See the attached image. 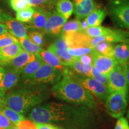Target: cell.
Here are the masks:
<instances>
[{"label": "cell", "instance_id": "cell-44", "mask_svg": "<svg viewBox=\"0 0 129 129\" xmlns=\"http://www.w3.org/2000/svg\"><path fill=\"white\" fill-rule=\"evenodd\" d=\"M7 32H8V29L4 23L0 22V35Z\"/></svg>", "mask_w": 129, "mask_h": 129}, {"label": "cell", "instance_id": "cell-24", "mask_svg": "<svg viewBox=\"0 0 129 129\" xmlns=\"http://www.w3.org/2000/svg\"><path fill=\"white\" fill-rule=\"evenodd\" d=\"M93 66L84 64L78 60H75L71 64L68 68H71L77 74L80 75L82 77H91V71H92Z\"/></svg>", "mask_w": 129, "mask_h": 129}, {"label": "cell", "instance_id": "cell-48", "mask_svg": "<svg viewBox=\"0 0 129 129\" xmlns=\"http://www.w3.org/2000/svg\"><path fill=\"white\" fill-rule=\"evenodd\" d=\"M1 14H2V12H1V10H0V22H1Z\"/></svg>", "mask_w": 129, "mask_h": 129}, {"label": "cell", "instance_id": "cell-17", "mask_svg": "<svg viewBox=\"0 0 129 129\" xmlns=\"http://www.w3.org/2000/svg\"><path fill=\"white\" fill-rule=\"evenodd\" d=\"M23 51V48L19 42L0 48V63L10 61Z\"/></svg>", "mask_w": 129, "mask_h": 129}, {"label": "cell", "instance_id": "cell-34", "mask_svg": "<svg viewBox=\"0 0 129 129\" xmlns=\"http://www.w3.org/2000/svg\"><path fill=\"white\" fill-rule=\"evenodd\" d=\"M29 40L35 44L41 47L43 44V34L38 31H34L28 35Z\"/></svg>", "mask_w": 129, "mask_h": 129}, {"label": "cell", "instance_id": "cell-10", "mask_svg": "<svg viewBox=\"0 0 129 129\" xmlns=\"http://www.w3.org/2000/svg\"><path fill=\"white\" fill-rule=\"evenodd\" d=\"M1 22L7 27L8 32L12 34L17 38L28 37L27 27L16 19L13 18L7 13H2L1 16Z\"/></svg>", "mask_w": 129, "mask_h": 129}, {"label": "cell", "instance_id": "cell-19", "mask_svg": "<svg viewBox=\"0 0 129 129\" xmlns=\"http://www.w3.org/2000/svg\"><path fill=\"white\" fill-rule=\"evenodd\" d=\"M114 57L119 64L127 65L129 63V44L121 43L114 46Z\"/></svg>", "mask_w": 129, "mask_h": 129}, {"label": "cell", "instance_id": "cell-32", "mask_svg": "<svg viewBox=\"0 0 129 129\" xmlns=\"http://www.w3.org/2000/svg\"><path fill=\"white\" fill-rule=\"evenodd\" d=\"M19 40L9 32L0 35V48L4 47L15 43H18Z\"/></svg>", "mask_w": 129, "mask_h": 129}, {"label": "cell", "instance_id": "cell-26", "mask_svg": "<svg viewBox=\"0 0 129 129\" xmlns=\"http://www.w3.org/2000/svg\"><path fill=\"white\" fill-rule=\"evenodd\" d=\"M19 42L24 51L26 52L33 53V54H39L43 48L38 45L35 44L34 43H32L29 40L28 37H23L19 39Z\"/></svg>", "mask_w": 129, "mask_h": 129}, {"label": "cell", "instance_id": "cell-31", "mask_svg": "<svg viewBox=\"0 0 129 129\" xmlns=\"http://www.w3.org/2000/svg\"><path fill=\"white\" fill-rule=\"evenodd\" d=\"M27 1L30 7L46 10L44 9L52 7L57 0H27Z\"/></svg>", "mask_w": 129, "mask_h": 129}, {"label": "cell", "instance_id": "cell-2", "mask_svg": "<svg viewBox=\"0 0 129 129\" xmlns=\"http://www.w3.org/2000/svg\"><path fill=\"white\" fill-rule=\"evenodd\" d=\"M51 93L56 99L69 104L85 106L93 109L96 108V102L93 95L72 76V72L69 71L53 85Z\"/></svg>", "mask_w": 129, "mask_h": 129}, {"label": "cell", "instance_id": "cell-18", "mask_svg": "<svg viewBox=\"0 0 129 129\" xmlns=\"http://www.w3.org/2000/svg\"><path fill=\"white\" fill-rule=\"evenodd\" d=\"M51 14V13L47 10H35V13L30 22L32 28L38 30L43 29Z\"/></svg>", "mask_w": 129, "mask_h": 129}, {"label": "cell", "instance_id": "cell-12", "mask_svg": "<svg viewBox=\"0 0 129 129\" xmlns=\"http://www.w3.org/2000/svg\"><path fill=\"white\" fill-rule=\"evenodd\" d=\"M93 57H94L93 67L98 71L106 75H107L118 63L114 56L102 55L95 52L94 50L93 53Z\"/></svg>", "mask_w": 129, "mask_h": 129}, {"label": "cell", "instance_id": "cell-38", "mask_svg": "<svg viewBox=\"0 0 129 129\" xmlns=\"http://www.w3.org/2000/svg\"><path fill=\"white\" fill-rule=\"evenodd\" d=\"M114 129H129V124L127 118L123 117L118 118Z\"/></svg>", "mask_w": 129, "mask_h": 129}, {"label": "cell", "instance_id": "cell-3", "mask_svg": "<svg viewBox=\"0 0 129 129\" xmlns=\"http://www.w3.org/2000/svg\"><path fill=\"white\" fill-rule=\"evenodd\" d=\"M50 97L48 90L41 88H22L11 91L7 96L6 106L19 114H26Z\"/></svg>", "mask_w": 129, "mask_h": 129}, {"label": "cell", "instance_id": "cell-46", "mask_svg": "<svg viewBox=\"0 0 129 129\" xmlns=\"http://www.w3.org/2000/svg\"><path fill=\"white\" fill-rule=\"evenodd\" d=\"M10 129H19V128H18V127L17 126V125H13Z\"/></svg>", "mask_w": 129, "mask_h": 129}, {"label": "cell", "instance_id": "cell-20", "mask_svg": "<svg viewBox=\"0 0 129 129\" xmlns=\"http://www.w3.org/2000/svg\"><path fill=\"white\" fill-rule=\"evenodd\" d=\"M44 63L45 62L42 59L40 54H37L36 59L34 60L29 63L21 69L22 81L31 76L32 74L35 73Z\"/></svg>", "mask_w": 129, "mask_h": 129}, {"label": "cell", "instance_id": "cell-37", "mask_svg": "<svg viewBox=\"0 0 129 129\" xmlns=\"http://www.w3.org/2000/svg\"><path fill=\"white\" fill-rule=\"evenodd\" d=\"M17 126L19 129H38L35 122L28 119L22 121Z\"/></svg>", "mask_w": 129, "mask_h": 129}, {"label": "cell", "instance_id": "cell-41", "mask_svg": "<svg viewBox=\"0 0 129 129\" xmlns=\"http://www.w3.org/2000/svg\"><path fill=\"white\" fill-rule=\"evenodd\" d=\"M6 101H7V96L6 92L0 91V112L6 105Z\"/></svg>", "mask_w": 129, "mask_h": 129}, {"label": "cell", "instance_id": "cell-4", "mask_svg": "<svg viewBox=\"0 0 129 129\" xmlns=\"http://www.w3.org/2000/svg\"><path fill=\"white\" fill-rule=\"evenodd\" d=\"M62 76L63 75L59 71L44 63L31 76L23 81V83L26 87L55 84Z\"/></svg>", "mask_w": 129, "mask_h": 129}, {"label": "cell", "instance_id": "cell-35", "mask_svg": "<svg viewBox=\"0 0 129 129\" xmlns=\"http://www.w3.org/2000/svg\"><path fill=\"white\" fill-rule=\"evenodd\" d=\"M95 80L100 82L102 84L108 87V77L107 75L102 74L101 72L98 71L95 68L93 67L91 71V77Z\"/></svg>", "mask_w": 129, "mask_h": 129}, {"label": "cell", "instance_id": "cell-15", "mask_svg": "<svg viewBox=\"0 0 129 129\" xmlns=\"http://www.w3.org/2000/svg\"><path fill=\"white\" fill-rule=\"evenodd\" d=\"M37 54L26 52L23 50L10 61L7 62L0 63V65L2 67H7V68L21 70L27 64L34 60L37 57Z\"/></svg>", "mask_w": 129, "mask_h": 129}, {"label": "cell", "instance_id": "cell-1", "mask_svg": "<svg viewBox=\"0 0 129 129\" xmlns=\"http://www.w3.org/2000/svg\"><path fill=\"white\" fill-rule=\"evenodd\" d=\"M93 109L80 105L52 102L32 108L28 118L35 122L54 123L68 128H84L92 122Z\"/></svg>", "mask_w": 129, "mask_h": 129}, {"label": "cell", "instance_id": "cell-28", "mask_svg": "<svg viewBox=\"0 0 129 129\" xmlns=\"http://www.w3.org/2000/svg\"><path fill=\"white\" fill-rule=\"evenodd\" d=\"M80 25L81 21L78 19L69 20L68 22H67L62 27V31H61L62 35L81 32Z\"/></svg>", "mask_w": 129, "mask_h": 129}, {"label": "cell", "instance_id": "cell-47", "mask_svg": "<svg viewBox=\"0 0 129 129\" xmlns=\"http://www.w3.org/2000/svg\"><path fill=\"white\" fill-rule=\"evenodd\" d=\"M127 118H128V120H129V109H128V112H127Z\"/></svg>", "mask_w": 129, "mask_h": 129}, {"label": "cell", "instance_id": "cell-8", "mask_svg": "<svg viewBox=\"0 0 129 129\" xmlns=\"http://www.w3.org/2000/svg\"><path fill=\"white\" fill-rule=\"evenodd\" d=\"M104 41L129 44V31L106 27L105 35L90 38V47L94 48L97 44Z\"/></svg>", "mask_w": 129, "mask_h": 129}, {"label": "cell", "instance_id": "cell-14", "mask_svg": "<svg viewBox=\"0 0 129 129\" xmlns=\"http://www.w3.org/2000/svg\"><path fill=\"white\" fill-rule=\"evenodd\" d=\"M74 12L78 20L85 19L88 14L98 9L94 0H74Z\"/></svg>", "mask_w": 129, "mask_h": 129}, {"label": "cell", "instance_id": "cell-30", "mask_svg": "<svg viewBox=\"0 0 129 129\" xmlns=\"http://www.w3.org/2000/svg\"><path fill=\"white\" fill-rule=\"evenodd\" d=\"M67 51L70 55L73 57H78L85 55V54L93 53L94 51V48L90 47H79L75 48L68 47Z\"/></svg>", "mask_w": 129, "mask_h": 129}, {"label": "cell", "instance_id": "cell-25", "mask_svg": "<svg viewBox=\"0 0 129 129\" xmlns=\"http://www.w3.org/2000/svg\"><path fill=\"white\" fill-rule=\"evenodd\" d=\"M0 112L2 113L4 116H6L8 120L12 122L13 124L15 125H17L22 121L25 119L22 114L12 110V109H10L6 105L4 106V108Z\"/></svg>", "mask_w": 129, "mask_h": 129}, {"label": "cell", "instance_id": "cell-29", "mask_svg": "<svg viewBox=\"0 0 129 129\" xmlns=\"http://www.w3.org/2000/svg\"><path fill=\"white\" fill-rule=\"evenodd\" d=\"M35 13V10L33 7H29L22 10L17 12L16 13V20L19 22L28 23L31 22L34 14Z\"/></svg>", "mask_w": 129, "mask_h": 129}, {"label": "cell", "instance_id": "cell-22", "mask_svg": "<svg viewBox=\"0 0 129 129\" xmlns=\"http://www.w3.org/2000/svg\"><path fill=\"white\" fill-rule=\"evenodd\" d=\"M107 12L105 9H96L85 17L89 27L101 26L105 18Z\"/></svg>", "mask_w": 129, "mask_h": 129}, {"label": "cell", "instance_id": "cell-11", "mask_svg": "<svg viewBox=\"0 0 129 129\" xmlns=\"http://www.w3.org/2000/svg\"><path fill=\"white\" fill-rule=\"evenodd\" d=\"M67 20V19L57 11L53 12L47 20L44 28L42 29L43 33L53 35H58L62 31L63 26Z\"/></svg>", "mask_w": 129, "mask_h": 129}, {"label": "cell", "instance_id": "cell-16", "mask_svg": "<svg viewBox=\"0 0 129 129\" xmlns=\"http://www.w3.org/2000/svg\"><path fill=\"white\" fill-rule=\"evenodd\" d=\"M39 54L46 64L54 68L59 71L63 75H65L69 71L68 67H65L60 59L50 51L43 49L40 51Z\"/></svg>", "mask_w": 129, "mask_h": 129}, {"label": "cell", "instance_id": "cell-23", "mask_svg": "<svg viewBox=\"0 0 129 129\" xmlns=\"http://www.w3.org/2000/svg\"><path fill=\"white\" fill-rule=\"evenodd\" d=\"M56 8L58 13L68 19L74 12V3L70 0H57Z\"/></svg>", "mask_w": 129, "mask_h": 129}, {"label": "cell", "instance_id": "cell-36", "mask_svg": "<svg viewBox=\"0 0 129 129\" xmlns=\"http://www.w3.org/2000/svg\"><path fill=\"white\" fill-rule=\"evenodd\" d=\"M93 53H90V54H85V55L80 56V57H75L76 60H78L82 63L84 64H87V65H93V62H94V57H93Z\"/></svg>", "mask_w": 129, "mask_h": 129}, {"label": "cell", "instance_id": "cell-7", "mask_svg": "<svg viewBox=\"0 0 129 129\" xmlns=\"http://www.w3.org/2000/svg\"><path fill=\"white\" fill-rule=\"evenodd\" d=\"M109 93L121 90L128 93V85L125 73V66L118 63L107 75Z\"/></svg>", "mask_w": 129, "mask_h": 129}, {"label": "cell", "instance_id": "cell-9", "mask_svg": "<svg viewBox=\"0 0 129 129\" xmlns=\"http://www.w3.org/2000/svg\"><path fill=\"white\" fill-rule=\"evenodd\" d=\"M72 75L91 94L96 96L101 101H106L109 94L108 87L91 77H78L72 72Z\"/></svg>", "mask_w": 129, "mask_h": 129}, {"label": "cell", "instance_id": "cell-42", "mask_svg": "<svg viewBox=\"0 0 129 129\" xmlns=\"http://www.w3.org/2000/svg\"><path fill=\"white\" fill-rule=\"evenodd\" d=\"M80 26H81V32H83V33H84V32L88 29V28H89V26H88L87 22V21L85 20V19H84L83 21L81 22Z\"/></svg>", "mask_w": 129, "mask_h": 129}, {"label": "cell", "instance_id": "cell-27", "mask_svg": "<svg viewBox=\"0 0 129 129\" xmlns=\"http://www.w3.org/2000/svg\"><path fill=\"white\" fill-rule=\"evenodd\" d=\"M114 48L112 43L104 41L97 44L94 48V50L96 53L102 55L114 56Z\"/></svg>", "mask_w": 129, "mask_h": 129}, {"label": "cell", "instance_id": "cell-13", "mask_svg": "<svg viewBox=\"0 0 129 129\" xmlns=\"http://www.w3.org/2000/svg\"><path fill=\"white\" fill-rule=\"evenodd\" d=\"M21 75V70L11 68H8L7 70H5V73L1 83L0 91L6 92L12 89L18 83Z\"/></svg>", "mask_w": 129, "mask_h": 129}, {"label": "cell", "instance_id": "cell-39", "mask_svg": "<svg viewBox=\"0 0 129 129\" xmlns=\"http://www.w3.org/2000/svg\"><path fill=\"white\" fill-rule=\"evenodd\" d=\"M14 124L8 120L6 116L0 112V127L4 129H10Z\"/></svg>", "mask_w": 129, "mask_h": 129}, {"label": "cell", "instance_id": "cell-33", "mask_svg": "<svg viewBox=\"0 0 129 129\" xmlns=\"http://www.w3.org/2000/svg\"><path fill=\"white\" fill-rule=\"evenodd\" d=\"M11 7L16 12L30 7L27 0H10Z\"/></svg>", "mask_w": 129, "mask_h": 129}, {"label": "cell", "instance_id": "cell-43", "mask_svg": "<svg viewBox=\"0 0 129 129\" xmlns=\"http://www.w3.org/2000/svg\"><path fill=\"white\" fill-rule=\"evenodd\" d=\"M125 73L127 78V85H128V91L129 93V63L125 66Z\"/></svg>", "mask_w": 129, "mask_h": 129}, {"label": "cell", "instance_id": "cell-5", "mask_svg": "<svg viewBox=\"0 0 129 129\" xmlns=\"http://www.w3.org/2000/svg\"><path fill=\"white\" fill-rule=\"evenodd\" d=\"M127 93L118 90L109 93L105 101L106 111L111 117L119 118L123 116L127 106Z\"/></svg>", "mask_w": 129, "mask_h": 129}, {"label": "cell", "instance_id": "cell-6", "mask_svg": "<svg viewBox=\"0 0 129 129\" xmlns=\"http://www.w3.org/2000/svg\"><path fill=\"white\" fill-rule=\"evenodd\" d=\"M109 14L117 26L129 29V0H114L109 7Z\"/></svg>", "mask_w": 129, "mask_h": 129}, {"label": "cell", "instance_id": "cell-45", "mask_svg": "<svg viewBox=\"0 0 129 129\" xmlns=\"http://www.w3.org/2000/svg\"><path fill=\"white\" fill-rule=\"evenodd\" d=\"M5 73V69L2 67H0V83H1V80H2L3 76H4Z\"/></svg>", "mask_w": 129, "mask_h": 129}, {"label": "cell", "instance_id": "cell-21", "mask_svg": "<svg viewBox=\"0 0 129 129\" xmlns=\"http://www.w3.org/2000/svg\"><path fill=\"white\" fill-rule=\"evenodd\" d=\"M47 50L50 51L57 56L65 67H69L75 60V57L70 55L66 50L58 48L53 44L48 47Z\"/></svg>", "mask_w": 129, "mask_h": 129}, {"label": "cell", "instance_id": "cell-40", "mask_svg": "<svg viewBox=\"0 0 129 129\" xmlns=\"http://www.w3.org/2000/svg\"><path fill=\"white\" fill-rule=\"evenodd\" d=\"M38 129H64L59 125L53 124L51 123H40L35 122Z\"/></svg>", "mask_w": 129, "mask_h": 129}, {"label": "cell", "instance_id": "cell-49", "mask_svg": "<svg viewBox=\"0 0 129 129\" xmlns=\"http://www.w3.org/2000/svg\"><path fill=\"white\" fill-rule=\"evenodd\" d=\"M0 129H4V128H1V127H0Z\"/></svg>", "mask_w": 129, "mask_h": 129}]
</instances>
